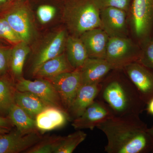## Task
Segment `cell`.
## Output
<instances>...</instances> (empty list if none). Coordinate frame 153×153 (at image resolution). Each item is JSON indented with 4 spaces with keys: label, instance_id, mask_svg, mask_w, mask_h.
Returning a JSON list of instances; mask_svg holds the SVG:
<instances>
[{
    "label": "cell",
    "instance_id": "obj_1",
    "mask_svg": "<svg viewBox=\"0 0 153 153\" xmlns=\"http://www.w3.org/2000/svg\"><path fill=\"white\" fill-rule=\"evenodd\" d=\"M96 128L106 136L107 153H153V140L149 128L138 115L114 116Z\"/></svg>",
    "mask_w": 153,
    "mask_h": 153
},
{
    "label": "cell",
    "instance_id": "obj_2",
    "mask_svg": "<svg viewBox=\"0 0 153 153\" xmlns=\"http://www.w3.org/2000/svg\"><path fill=\"white\" fill-rule=\"evenodd\" d=\"M101 82L97 96L111 109L115 116L138 115L145 110L146 105L133 83L123 69L112 70Z\"/></svg>",
    "mask_w": 153,
    "mask_h": 153
},
{
    "label": "cell",
    "instance_id": "obj_3",
    "mask_svg": "<svg viewBox=\"0 0 153 153\" xmlns=\"http://www.w3.org/2000/svg\"><path fill=\"white\" fill-rule=\"evenodd\" d=\"M64 18L68 29L76 37L101 28L100 10L94 0H70L65 7Z\"/></svg>",
    "mask_w": 153,
    "mask_h": 153
},
{
    "label": "cell",
    "instance_id": "obj_4",
    "mask_svg": "<svg viewBox=\"0 0 153 153\" xmlns=\"http://www.w3.org/2000/svg\"><path fill=\"white\" fill-rule=\"evenodd\" d=\"M140 55L132 41L126 37H109L105 59L112 70L123 69L130 63L138 61Z\"/></svg>",
    "mask_w": 153,
    "mask_h": 153
},
{
    "label": "cell",
    "instance_id": "obj_5",
    "mask_svg": "<svg viewBox=\"0 0 153 153\" xmlns=\"http://www.w3.org/2000/svg\"><path fill=\"white\" fill-rule=\"evenodd\" d=\"M46 79L57 91L63 109L67 112L82 85L80 70L76 69Z\"/></svg>",
    "mask_w": 153,
    "mask_h": 153
},
{
    "label": "cell",
    "instance_id": "obj_6",
    "mask_svg": "<svg viewBox=\"0 0 153 153\" xmlns=\"http://www.w3.org/2000/svg\"><path fill=\"white\" fill-rule=\"evenodd\" d=\"M16 85L17 90L32 92L48 106L55 107L64 111L59 94L49 80L37 78L33 81L22 77L16 81Z\"/></svg>",
    "mask_w": 153,
    "mask_h": 153
},
{
    "label": "cell",
    "instance_id": "obj_7",
    "mask_svg": "<svg viewBox=\"0 0 153 153\" xmlns=\"http://www.w3.org/2000/svg\"><path fill=\"white\" fill-rule=\"evenodd\" d=\"M41 134L39 131L24 133L14 128L0 135V153H24L43 139Z\"/></svg>",
    "mask_w": 153,
    "mask_h": 153
},
{
    "label": "cell",
    "instance_id": "obj_8",
    "mask_svg": "<svg viewBox=\"0 0 153 153\" xmlns=\"http://www.w3.org/2000/svg\"><path fill=\"white\" fill-rule=\"evenodd\" d=\"M123 70L142 100L147 104L153 98V71L137 61L129 64Z\"/></svg>",
    "mask_w": 153,
    "mask_h": 153
},
{
    "label": "cell",
    "instance_id": "obj_9",
    "mask_svg": "<svg viewBox=\"0 0 153 153\" xmlns=\"http://www.w3.org/2000/svg\"><path fill=\"white\" fill-rule=\"evenodd\" d=\"M114 116L110 108L104 101L96 99L79 117L72 121L75 129L93 130L99 124Z\"/></svg>",
    "mask_w": 153,
    "mask_h": 153
},
{
    "label": "cell",
    "instance_id": "obj_10",
    "mask_svg": "<svg viewBox=\"0 0 153 153\" xmlns=\"http://www.w3.org/2000/svg\"><path fill=\"white\" fill-rule=\"evenodd\" d=\"M132 19L137 37L140 39L147 37L153 25V0H133Z\"/></svg>",
    "mask_w": 153,
    "mask_h": 153
},
{
    "label": "cell",
    "instance_id": "obj_11",
    "mask_svg": "<svg viewBox=\"0 0 153 153\" xmlns=\"http://www.w3.org/2000/svg\"><path fill=\"white\" fill-rule=\"evenodd\" d=\"M4 18L22 41L27 43L32 36L33 28L27 8L18 3L6 13Z\"/></svg>",
    "mask_w": 153,
    "mask_h": 153
},
{
    "label": "cell",
    "instance_id": "obj_12",
    "mask_svg": "<svg viewBox=\"0 0 153 153\" xmlns=\"http://www.w3.org/2000/svg\"><path fill=\"white\" fill-rule=\"evenodd\" d=\"M101 28L109 37H126L127 29L126 11L116 8L100 10Z\"/></svg>",
    "mask_w": 153,
    "mask_h": 153
},
{
    "label": "cell",
    "instance_id": "obj_13",
    "mask_svg": "<svg viewBox=\"0 0 153 153\" xmlns=\"http://www.w3.org/2000/svg\"><path fill=\"white\" fill-rule=\"evenodd\" d=\"M67 38L66 31L61 30L47 40L34 57L32 66L33 74L43 63L64 52Z\"/></svg>",
    "mask_w": 153,
    "mask_h": 153
},
{
    "label": "cell",
    "instance_id": "obj_14",
    "mask_svg": "<svg viewBox=\"0 0 153 153\" xmlns=\"http://www.w3.org/2000/svg\"><path fill=\"white\" fill-rule=\"evenodd\" d=\"M101 88V83L82 85L66 113L68 120L72 121L81 115L97 98Z\"/></svg>",
    "mask_w": 153,
    "mask_h": 153
},
{
    "label": "cell",
    "instance_id": "obj_15",
    "mask_svg": "<svg viewBox=\"0 0 153 153\" xmlns=\"http://www.w3.org/2000/svg\"><path fill=\"white\" fill-rule=\"evenodd\" d=\"M79 70L85 85L101 83L112 69L105 59L88 57Z\"/></svg>",
    "mask_w": 153,
    "mask_h": 153
},
{
    "label": "cell",
    "instance_id": "obj_16",
    "mask_svg": "<svg viewBox=\"0 0 153 153\" xmlns=\"http://www.w3.org/2000/svg\"><path fill=\"white\" fill-rule=\"evenodd\" d=\"M79 38L86 48L88 57L105 59L109 37L102 28L88 30Z\"/></svg>",
    "mask_w": 153,
    "mask_h": 153
},
{
    "label": "cell",
    "instance_id": "obj_17",
    "mask_svg": "<svg viewBox=\"0 0 153 153\" xmlns=\"http://www.w3.org/2000/svg\"><path fill=\"white\" fill-rule=\"evenodd\" d=\"M36 126L41 134L64 126L68 120V115L63 110L48 106L36 116Z\"/></svg>",
    "mask_w": 153,
    "mask_h": 153
},
{
    "label": "cell",
    "instance_id": "obj_18",
    "mask_svg": "<svg viewBox=\"0 0 153 153\" xmlns=\"http://www.w3.org/2000/svg\"><path fill=\"white\" fill-rule=\"evenodd\" d=\"M74 70L63 52L43 63L33 75L37 78L47 79Z\"/></svg>",
    "mask_w": 153,
    "mask_h": 153
},
{
    "label": "cell",
    "instance_id": "obj_19",
    "mask_svg": "<svg viewBox=\"0 0 153 153\" xmlns=\"http://www.w3.org/2000/svg\"><path fill=\"white\" fill-rule=\"evenodd\" d=\"M16 81L10 73L0 76V116L7 117L11 107L16 104Z\"/></svg>",
    "mask_w": 153,
    "mask_h": 153
},
{
    "label": "cell",
    "instance_id": "obj_20",
    "mask_svg": "<svg viewBox=\"0 0 153 153\" xmlns=\"http://www.w3.org/2000/svg\"><path fill=\"white\" fill-rule=\"evenodd\" d=\"M30 51L27 43L21 41L16 44L10 52L9 72L15 81L23 75L25 60Z\"/></svg>",
    "mask_w": 153,
    "mask_h": 153
},
{
    "label": "cell",
    "instance_id": "obj_21",
    "mask_svg": "<svg viewBox=\"0 0 153 153\" xmlns=\"http://www.w3.org/2000/svg\"><path fill=\"white\" fill-rule=\"evenodd\" d=\"M66 55L68 62L74 69H79L88 58L86 48L80 38L75 36L67 37Z\"/></svg>",
    "mask_w": 153,
    "mask_h": 153
},
{
    "label": "cell",
    "instance_id": "obj_22",
    "mask_svg": "<svg viewBox=\"0 0 153 153\" xmlns=\"http://www.w3.org/2000/svg\"><path fill=\"white\" fill-rule=\"evenodd\" d=\"M15 99L16 104L34 119L40 113L49 106L36 94L30 91L16 90Z\"/></svg>",
    "mask_w": 153,
    "mask_h": 153
},
{
    "label": "cell",
    "instance_id": "obj_23",
    "mask_svg": "<svg viewBox=\"0 0 153 153\" xmlns=\"http://www.w3.org/2000/svg\"><path fill=\"white\" fill-rule=\"evenodd\" d=\"M7 117L17 129L24 133L39 131L36 126V120L22 108L15 104L11 107ZM40 132V131H39Z\"/></svg>",
    "mask_w": 153,
    "mask_h": 153
},
{
    "label": "cell",
    "instance_id": "obj_24",
    "mask_svg": "<svg viewBox=\"0 0 153 153\" xmlns=\"http://www.w3.org/2000/svg\"><path fill=\"white\" fill-rule=\"evenodd\" d=\"M87 134L81 130L66 136H58L53 153H71L86 139Z\"/></svg>",
    "mask_w": 153,
    "mask_h": 153
},
{
    "label": "cell",
    "instance_id": "obj_25",
    "mask_svg": "<svg viewBox=\"0 0 153 153\" xmlns=\"http://www.w3.org/2000/svg\"><path fill=\"white\" fill-rule=\"evenodd\" d=\"M58 136L43 137L39 142L25 152V153H53Z\"/></svg>",
    "mask_w": 153,
    "mask_h": 153
},
{
    "label": "cell",
    "instance_id": "obj_26",
    "mask_svg": "<svg viewBox=\"0 0 153 153\" xmlns=\"http://www.w3.org/2000/svg\"><path fill=\"white\" fill-rule=\"evenodd\" d=\"M0 38L16 44L22 41L4 18H0Z\"/></svg>",
    "mask_w": 153,
    "mask_h": 153
},
{
    "label": "cell",
    "instance_id": "obj_27",
    "mask_svg": "<svg viewBox=\"0 0 153 153\" xmlns=\"http://www.w3.org/2000/svg\"><path fill=\"white\" fill-rule=\"evenodd\" d=\"M100 10L113 7L127 11L129 7L130 0H94Z\"/></svg>",
    "mask_w": 153,
    "mask_h": 153
},
{
    "label": "cell",
    "instance_id": "obj_28",
    "mask_svg": "<svg viewBox=\"0 0 153 153\" xmlns=\"http://www.w3.org/2000/svg\"><path fill=\"white\" fill-rule=\"evenodd\" d=\"M56 10L55 7L49 5H42L37 10V16L40 22L43 24L50 22L55 17Z\"/></svg>",
    "mask_w": 153,
    "mask_h": 153
},
{
    "label": "cell",
    "instance_id": "obj_29",
    "mask_svg": "<svg viewBox=\"0 0 153 153\" xmlns=\"http://www.w3.org/2000/svg\"><path fill=\"white\" fill-rule=\"evenodd\" d=\"M153 71V39L147 44L143 53L137 61Z\"/></svg>",
    "mask_w": 153,
    "mask_h": 153
},
{
    "label": "cell",
    "instance_id": "obj_30",
    "mask_svg": "<svg viewBox=\"0 0 153 153\" xmlns=\"http://www.w3.org/2000/svg\"><path fill=\"white\" fill-rule=\"evenodd\" d=\"M10 49H5L0 47V76L9 72Z\"/></svg>",
    "mask_w": 153,
    "mask_h": 153
},
{
    "label": "cell",
    "instance_id": "obj_31",
    "mask_svg": "<svg viewBox=\"0 0 153 153\" xmlns=\"http://www.w3.org/2000/svg\"><path fill=\"white\" fill-rule=\"evenodd\" d=\"M14 128L15 126L8 117L0 116V135L9 132Z\"/></svg>",
    "mask_w": 153,
    "mask_h": 153
},
{
    "label": "cell",
    "instance_id": "obj_32",
    "mask_svg": "<svg viewBox=\"0 0 153 153\" xmlns=\"http://www.w3.org/2000/svg\"><path fill=\"white\" fill-rule=\"evenodd\" d=\"M146 106V108H145V110L147 111L149 114L153 116V98L148 102Z\"/></svg>",
    "mask_w": 153,
    "mask_h": 153
},
{
    "label": "cell",
    "instance_id": "obj_33",
    "mask_svg": "<svg viewBox=\"0 0 153 153\" xmlns=\"http://www.w3.org/2000/svg\"><path fill=\"white\" fill-rule=\"evenodd\" d=\"M148 132L150 134L153 140V125L150 128H148Z\"/></svg>",
    "mask_w": 153,
    "mask_h": 153
},
{
    "label": "cell",
    "instance_id": "obj_34",
    "mask_svg": "<svg viewBox=\"0 0 153 153\" xmlns=\"http://www.w3.org/2000/svg\"><path fill=\"white\" fill-rule=\"evenodd\" d=\"M8 2L9 0H0V5H4Z\"/></svg>",
    "mask_w": 153,
    "mask_h": 153
},
{
    "label": "cell",
    "instance_id": "obj_35",
    "mask_svg": "<svg viewBox=\"0 0 153 153\" xmlns=\"http://www.w3.org/2000/svg\"><path fill=\"white\" fill-rule=\"evenodd\" d=\"M18 0H9V2H13L16 1Z\"/></svg>",
    "mask_w": 153,
    "mask_h": 153
}]
</instances>
